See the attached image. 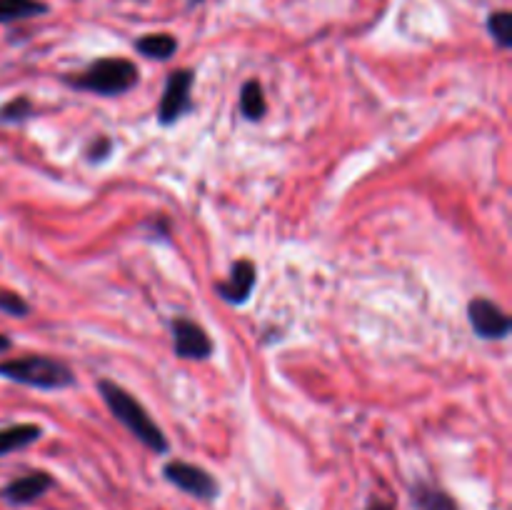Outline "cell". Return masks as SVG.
<instances>
[{"mask_svg": "<svg viewBox=\"0 0 512 510\" xmlns=\"http://www.w3.org/2000/svg\"><path fill=\"white\" fill-rule=\"evenodd\" d=\"M98 393L100 398H103L105 408L110 410V415H113V418L118 420L140 445H145V448L153 450V453H168V435H165L163 428L150 418L148 410L140 405V400L135 398V395H130L123 385L113 383L110 378L98 380Z\"/></svg>", "mask_w": 512, "mask_h": 510, "instance_id": "1", "label": "cell"}, {"mask_svg": "<svg viewBox=\"0 0 512 510\" xmlns=\"http://www.w3.org/2000/svg\"><path fill=\"white\" fill-rule=\"evenodd\" d=\"M60 80L73 90L100 95V98H118L140 83V70L130 58L105 55V58L93 60L80 73H65Z\"/></svg>", "mask_w": 512, "mask_h": 510, "instance_id": "2", "label": "cell"}, {"mask_svg": "<svg viewBox=\"0 0 512 510\" xmlns=\"http://www.w3.org/2000/svg\"><path fill=\"white\" fill-rule=\"evenodd\" d=\"M0 378L13 380L35 390H65L75 385V373L68 363L43 353L0 360Z\"/></svg>", "mask_w": 512, "mask_h": 510, "instance_id": "3", "label": "cell"}, {"mask_svg": "<svg viewBox=\"0 0 512 510\" xmlns=\"http://www.w3.org/2000/svg\"><path fill=\"white\" fill-rule=\"evenodd\" d=\"M163 478L173 488H178L180 493L190 495L195 500H203V503H215L220 495L218 478L210 470L188 463V460H168L163 465Z\"/></svg>", "mask_w": 512, "mask_h": 510, "instance_id": "4", "label": "cell"}, {"mask_svg": "<svg viewBox=\"0 0 512 510\" xmlns=\"http://www.w3.org/2000/svg\"><path fill=\"white\" fill-rule=\"evenodd\" d=\"M193 85V68H178L165 78V88L158 103V123L163 125V128H170V125H175L183 115H188L190 110H193V98H190Z\"/></svg>", "mask_w": 512, "mask_h": 510, "instance_id": "5", "label": "cell"}, {"mask_svg": "<svg viewBox=\"0 0 512 510\" xmlns=\"http://www.w3.org/2000/svg\"><path fill=\"white\" fill-rule=\"evenodd\" d=\"M468 323L480 340H505L512 330L510 315L485 295H475L468 303Z\"/></svg>", "mask_w": 512, "mask_h": 510, "instance_id": "6", "label": "cell"}, {"mask_svg": "<svg viewBox=\"0 0 512 510\" xmlns=\"http://www.w3.org/2000/svg\"><path fill=\"white\" fill-rule=\"evenodd\" d=\"M170 335H173V350L180 360H208L215 350L203 325L185 315H175L170 320Z\"/></svg>", "mask_w": 512, "mask_h": 510, "instance_id": "7", "label": "cell"}, {"mask_svg": "<svg viewBox=\"0 0 512 510\" xmlns=\"http://www.w3.org/2000/svg\"><path fill=\"white\" fill-rule=\"evenodd\" d=\"M53 488L55 478L48 470H30V473L20 475V478L3 485L0 498H3V503H8L10 508H25V505L38 503V500L45 498Z\"/></svg>", "mask_w": 512, "mask_h": 510, "instance_id": "8", "label": "cell"}, {"mask_svg": "<svg viewBox=\"0 0 512 510\" xmlns=\"http://www.w3.org/2000/svg\"><path fill=\"white\" fill-rule=\"evenodd\" d=\"M255 280H258V268H255L253 260L240 258L230 265L228 280H218L215 290H218L220 298L230 305H245L253 295Z\"/></svg>", "mask_w": 512, "mask_h": 510, "instance_id": "9", "label": "cell"}, {"mask_svg": "<svg viewBox=\"0 0 512 510\" xmlns=\"http://www.w3.org/2000/svg\"><path fill=\"white\" fill-rule=\"evenodd\" d=\"M410 508L413 510H460L453 495L430 480H415L410 485Z\"/></svg>", "mask_w": 512, "mask_h": 510, "instance_id": "10", "label": "cell"}, {"mask_svg": "<svg viewBox=\"0 0 512 510\" xmlns=\"http://www.w3.org/2000/svg\"><path fill=\"white\" fill-rule=\"evenodd\" d=\"M133 48L138 50V55H143V58L165 63V60H170L178 53L180 43L173 33H145L140 35V38H135Z\"/></svg>", "mask_w": 512, "mask_h": 510, "instance_id": "11", "label": "cell"}, {"mask_svg": "<svg viewBox=\"0 0 512 510\" xmlns=\"http://www.w3.org/2000/svg\"><path fill=\"white\" fill-rule=\"evenodd\" d=\"M40 438H43V428L38 423H15L0 428V458L38 443Z\"/></svg>", "mask_w": 512, "mask_h": 510, "instance_id": "12", "label": "cell"}, {"mask_svg": "<svg viewBox=\"0 0 512 510\" xmlns=\"http://www.w3.org/2000/svg\"><path fill=\"white\" fill-rule=\"evenodd\" d=\"M240 113L250 123H258L268 113V100H265L263 83L258 78L245 80L243 88H240Z\"/></svg>", "mask_w": 512, "mask_h": 510, "instance_id": "13", "label": "cell"}, {"mask_svg": "<svg viewBox=\"0 0 512 510\" xmlns=\"http://www.w3.org/2000/svg\"><path fill=\"white\" fill-rule=\"evenodd\" d=\"M48 13L50 5L43 3V0H0V25L33 20Z\"/></svg>", "mask_w": 512, "mask_h": 510, "instance_id": "14", "label": "cell"}, {"mask_svg": "<svg viewBox=\"0 0 512 510\" xmlns=\"http://www.w3.org/2000/svg\"><path fill=\"white\" fill-rule=\"evenodd\" d=\"M488 35L495 40V45L503 50L512 48V13L510 10H493L485 20Z\"/></svg>", "mask_w": 512, "mask_h": 510, "instance_id": "15", "label": "cell"}, {"mask_svg": "<svg viewBox=\"0 0 512 510\" xmlns=\"http://www.w3.org/2000/svg\"><path fill=\"white\" fill-rule=\"evenodd\" d=\"M28 118H33V103L25 95H18V98L0 105V125H18Z\"/></svg>", "mask_w": 512, "mask_h": 510, "instance_id": "16", "label": "cell"}, {"mask_svg": "<svg viewBox=\"0 0 512 510\" xmlns=\"http://www.w3.org/2000/svg\"><path fill=\"white\" fill-rule=\"evenodd\" d=\"M0 310H3L5 315H10V318H28L30 303L23 298V295L0 288Z\"/></svg>", "mask_w": 512, "mask_h": 510, "instance_id": "17", "label": "cell"}, {"mask_svg": "<svg viewBox=\"0 0 512 510\" xmlns=\"http://www.w3.org/2000/svg\"><path fill=\"white\" fill-rule=\"evenodd\" d=\"M110 155H113V138H108V135H98V138L90 140V145L85 148V158L93 165L105 163Z\"/></svg>", "mask_w": 512, "mask_h": 510, "instance_id": "18", "label": "cell"}, {"mask_svg": "<svg viewBox=\"0 0 512 510\" xmlns=\"http://www.w3.org/2000/svg\"><path fill=\"white\" fill-rule=\"evenodd\" d=\"M148 230L153 240H163V243L170 240V220L165 215H155L153 220H148Z\"/></svg>", "mask_w": 512, "mask_h": 510, "instance_id": "19", "label": "cell"}, {"mask_svg": "<svg viewBox=\"0 0 512 510\" xmlns=\"http://www.w3.org/2000/svg\"><path fill=\"white\" fill-rule=\"evenodd\" d=\"M365 510H395L393 503H388V500H380V498H370L368 505H365Z\"/></svg>", "mask_w": 512, "mask_h": 510, "instance_id": "20", "label": "cell"}, {"mask_svg": "<svg viewBox=\"0 0 512 510\" xmlns=\"http://www.w3.org/2000/svg\"><path fill=\"white\" fill-rule=\"evenodd\" d=\"M10 345H13V340H10L5 333H0V353H5V350H10Z\"/></svg>", "mask_w": 512, "mask_h": 510, "instance_id": "21", "label": "cell"}, {"mask_svg": "<svg viewBox=\"0 0 512 510\" xmlns=\"http://www.w3.org/2000/svg\"><path fill=\"white\" fill-rule=\"evenodd\" d=\"M200 3H203V0H188L190 8H195V5H200Z\"/></svg>", "mask_w": 512, "mask_h": 510, "instance_id": "22", "label": "cell"}]
</instances>
